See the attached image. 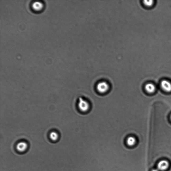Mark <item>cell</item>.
I'll return each mask as SVG.
<instances>
[{
  "mask_svg": "<svg viewBox=\"0 0 171 171\" xmlns=\"http://www.w3.org/2000/svg\"><path fill=\"white\" fill-rule=\"evenodd\" d=\"M78 108L81 111L83 112H87L89 109V103L81 97H80L78 103Z\"/></svg>",
  "mask_w": 171,
  "mask_h": 171,
  "instance_id": "obj_1",
  "label": "cell"
},
{
  "mask_svg": "<svg viewBox=\"0 0 171 171\" xmlns=\"http://www.w3.org/2000/svg\"><path fill=\"white\" fill-rule=\"evenodd\" d=\"M109 88L108 84L106 82L102 81L98 84L97 89L98 92L101 93H104L108 90Z\"/></svg>",
  "mask_w": 171,
  "mask_h": 171,
  "instance_id": "obj_2",
  "label": "cell"
},
{
  "mask_svg": "<svg viewBox=\"0 0 171 171\" xmlns=\"http://www.w3.org/2000/svg\"><path fill=\"white\" fill-rule=\"evenodd\" d=\"M169 166V162L167 160H161L158 163V169L161 171L166 170Z\"/></svg>",
  "mask_w": 171,
  "mask_h": 171,
  "instance_id": "obj_3",
  "label": "cell"
},
{
  "mask_svg": "<svg viewBox=\"0 0 171 171\" xmlns=\"http://www.w3.org/2000/svg\"><path fill=\"white\" fill-rule=\"evenodd\" d=\"M161 86L165 92H171V83L168 81L165 80L162 81L161 83Z\"/></svg>",
  "mask_w": 171,
  "mask_h": 171,
  "instance_id": "obj_4",
  "label": "cell"
},
{
  "mask_svg": "<svg viewBox=\"0 0 171 171\" xmlns=\"http://www.w3.org/2000/svg\"><path fill=\"white\" fill-rule=\"evenodd\" d=\"M27 144L25 142H21L16 145V149L18 151L22 152L25 151L27 149Z\"/></svg>",
  "mask_w": 171,
  "mask_h": 171,
  "instance_id": "obj_5",
  "label": "cell"
},
{
  "mask_svg": "<svg viewBox=\"0 0 171 171\" xmlns=\"http://www.w3.org/2000/svg\"><path fill=\"white\" fill-rule=\"evenodd\" d=\"M32 8L34 11H40L43 9L44 5L42 2H35L32 4Z\"/></svg>",
  "mask_w": 171,
  "mask_h": 171,
  "instance_id": "obj_6",
  "label": "cell"
},
{
  "mask_svg": "<svg viewBox=\"0 0 171 171\" xmlns=\"http://www.w3.org/2000/svg\"><path fill=\"white\" fill-rule=\"evenodd\" d=\"M145 89L148 93L152 94L155 92L156 87L153 84L149 83L145 85Z\"/></svg>",
  "mask_w": 171,
  "mask_h": 171,
  "instance_id": "obj_7",
  "label": "cell"
},
{
  "mask_svg": "<svg viewBox=\"0 0 171 171\" xmlns=\"http://www.w3.org/2000/svg\"><path fill=\"white\" fill-rule=\"evenodd\" d=\"M136 139L133 136H130L127 138L126 140L127 144L130 146H133L136 143Z\"/></svg>",
  "mask_w": 171,
  "mask_h": 171,
  "instance_id": "obj_8",
  "label": "cell"
},
{
  "mask_svg": "<svg viewBox=\"0 0 171 171\" xmlns=\"http://www.w3.org/2000/svg\"><path fill=\"white\" fill-rule=\"evenodd\" d=\"M50 139L53 141H56L59 138V135L55 131L52 132L50 134Z\"/></svg>",
  "mask_w": 171,
  "mask_h": 171,
  "instance_id": "obj_9",
  "label": "cell"
},
{
  "mask_svg": "<svg viewBox=\"0 0 171 171\" xmlns=\"http://www.w3.org/2000/svg\"><path fill=\"white\" fill-rule=\"evenodd\" d=\"M154 1H143V4L145 7H152L154 4Z\"/></svg>",
  "mask_w": 171,
  "mask_h": 171,
  "instance_id": "obj_10",
  "label": "cell"
},
{
  "mask_svg": "<svg viewBox=\"0 0 171 171\" xmlns=\"http://www.w3.org/2000/svg\"><path fill=\"white\" fill-rule=\"evenodd\" d=\"M151 171H159L158 169H154L152 170Z\"/></svg>",
  "mask_w": 171,
  "mask_h": 171,
  "instance_id": "obj_11",
  "label": "cell"
},
{
  "mask_svg": "<svg viewBox=\"0 0 171 171\" xmlns=\"http://www.w3.org/2000/svg\"><path fill=\"white\" fill-rule=\"evenodd\" d=\"M170 118H171V115H170Z\"/></svg>",
  "mask_w": 171,
  "mask_h": 171,
  "instance_id": "obj_12",
  "label": "cell"
}]
</instances>
